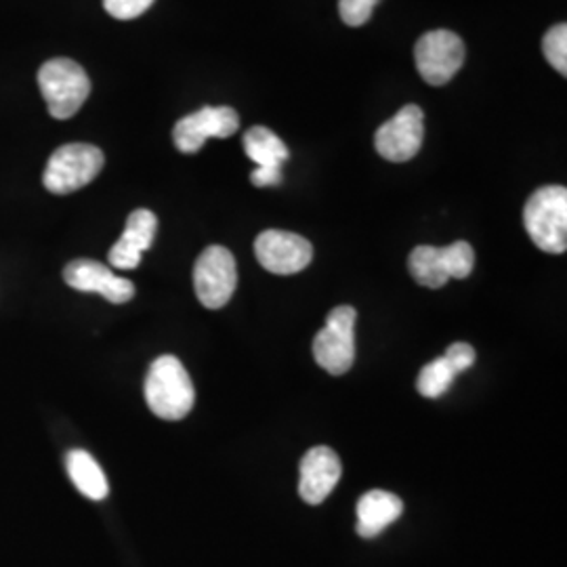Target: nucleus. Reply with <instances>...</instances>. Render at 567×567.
I'll return each mask as SVG.
<instances>
[{
	"label": "nucleus",
	"mask_w": 567,
	"mask_h": 567,
	"mask_svg": "<svg viewBox=\"0 0 567 567\" xmlns=\"http://www.w3.org/2000/svg\"><path fill=\"white\" fill-rule=\"evenodd\" d=\"M152 4H154V0H103L105 11L114 20L122 21L140 18Z\"/></svg>",
	"instance_id": "obj_21"
},
{
	"label": "nucleus",
	"mask_w": 567,
	"mask_h": 567,
	"mask_svg": "<svg viewBox=\"0 0 567 567\" xmlns=\"http://www.w3.org/2000/svg\"><path fill=\"white\" fill-rule=\"evenodd\" d=\"M158 229V219L152 210L137 208L128 215L121 240L112 246L107 259L116 269H135L142 264L143 252L154 244Z\"/></svg>",
	"instance_id": "obj_15"
},
{
	"label": "nucleus",
	"mask_w": 567,
	"mask_h": 567,
	"mask_svg": "<svg viewBox=\"0 0 567 567\" xmlns=\"http://www.w3.org/2000/svg\"><path fill=\"white\" fill-rule=\"evenodd\" d=\"M543 53L548 63L561 74L567 76V25L557 23L547 32L543 39Z\"/></svg>",
	"instance_id": "obj_19"
},
{
	"label": "nucleus",
	"mask_w": 567,
	"mask_h": 567,
	"mask_svg": "<svg viewBox=\"0 0 567 567\" xmlns=\"http://www.w3.org/2000/svg\"><path fill=\"white\" fill-rule=\"evenodd\" d=\"M255 255L267 271L278 276H292L311 264L313 246L299 234L267 229L255 240Z\"/></svg>",
	"instance_id": "obj_11"
},
{
	"label": "nucleus",
	"mask_w": 567,
	"mask_h": 567,
	"mask_svg": "<svg viewBox=\"0 0 567 567\" xmlns=\"http://www.w3.org/2000/svg\"><path fill=\"white\" fill-rule=\"evenodd\" d=\"M414 60L423 81L444 86L465 63V42L450 30H431L416 42Z\"/></svg>",
	"instance_id": "obj_7"
},
{
	"label": "nucleus",
	"mask_w": 567,
	"mask_h": 567,
	"mask_svg": "<svg viewBox=\"0 0 567 567\" xmlns=\"http://www.w3.org/2000/svg\"><path fill=\"white\" fill-rule=\"evenodd\" d=\"M105 156L91 143H70L55 150L47 163L42 183L51 194L79 192L102 173Z\"/></svg>",
	"instance_id": "obj_4"
},
{
	"label": "nucleus",
	"mask_w": 567,
	"mask_h": 567,
	"mask_svg": "<svg viewBox=\"0 0 567 567\" xmlns=\"http://www.w3.org/2000/svg\"><path fill=\"white\" fill-rule=\"evenodd\" d=\"M343 465L334 450L318 446L309 450L301 461L299 494L307 505H320L341 482Z\"/></svg>",
	"instance_id": "obj_14"
},
{
	"label": "nucleus",
	"mask_w": 567,
	"mask_h": 567,
	"mask_svg": "<svg viewBox=\"0 0 567 567\" xmlns=\"http://www.w3.org/2000/svg\"><path fill=\"white\" fill-rule=\"evenodd\" d=\"M143 393L147 408L163 421H182L196 402L194 383L175 355H161L154 360L145 377Z\"/></svg>",
	"instance_id": "obj_1"
},
{
	"label": "nucleus",
	"mask_w": 567,
	"mask_h": 567,
	"mask_svg": "<svg viewBox=\"0 0 567 567\" xmlns=\"http://www.w3.org/2000/svg\"><path fill=\"white\" fill-rule=\"evenodd\" d=\"M475 358H477V353H475V349L468 343L450 344L446 355H444V360H446L447 365L454 370L456 377L475 364Z\"/></svg>",
	"instance_id": "obj_22"
},
{
	"label": "nucleus",
	"mask_w": 567,
	"mask_h": 567,
	"mask_svg": "<svg viewBox=\"0 0 567 567\" xmlns=\"http://www.w3.org/2000/svg\"><path fill=\"white\" fill-rule=\"evenodd\" d=\"M355 320L358 311L349 305H339L330 311L326 326L313 339V358L328 374L341 377L351 370L355 360Z\"/></svg>",
	"instance_id": "obj_6"
},
{
	"label": "nucleus",
	"mask_w": 567,
	"mask_h": 567,
	"mask_svg": "<svg viewBox=\"0 0 567 567\" xmlns=\"http://www.w3.org/2000/svg\"><path fill=\"white\" fill-rule=\"evenodd\" d=\"M238 286L234 255L224 246H208L194 267L196 297L206 309H221L229 303Z\"/></svg>",
	"instance_id": "obj_8"
},
{
	"label": "nucleus",
	"mask_w": 567,
	"mask_h": 567,
	"mask_svg": "<svg viewBox=\"0 0 567 567\" xmlns=\"http://www.w3.org/2000/svg\"><path fill=\"white\" fill-rule=\"evenodd\" d=\"M524 225L532 243L550 255H561L567 248V189L564 185H547L536 189L526 208Z\"/></svg>",
	"instance_id": "obj_2"
},
{
	"label": "nucleus",
	"mask_w": 567,
	"mask_h": 567,
	"mask_svg": "<svg viewBox=\"0 0 567 567\" xmlns=\"http://www.w3.org/2000/svg\"><path fill=\"white\" fill-rule=\"evenodd\" d=\"M63 280L74 290L102 295L105 301L114 305L128 303L135 297V284L93 259L72 261L63 269Z\"/></svg>",
	"instance_id": "obj_12"
},
{
	"label": "nucleus",
	"mask_w": 567,
	"mask_h": 567,
	"mask_svg": "<svg viewBox=\"0 0 567 567\" xmlns=\"http://www.w3.org/2000/svg\"><path fill=\"white\" fill-rule=\"evenodd\" d=\"M475 267V250L465 240L450 244L444 248L416 246L408 259L412 278L425 288H442L452 278L465 280Z\"/></svg>",
	"instance_id": "obj_5"
},
{
	"label": "nucleus",
	"mask_w": 567,
	"mask_h": 567,
	"mask_svg": "<svg viewBox=\"0 0 567 567\" xmlns=\"http://www.w3.org/2000/svg\"><path fill=\"white\" fill-rule=\"evenodd\" d=\"M423 140L425 114L419 105L410 103L377 131L374 147L389 163H408L421 152Z\"/></svg>",
	"instance_id": "obj_10"
},
{
	"label": "nucleus",
	"mask_w": 567,
	"mask_h": 567,
	"mask_svg": "<svg viewBox=\"0 0 567 567\" xmlns=\"http://www.w3.org/2000/svg\"><path fill=\"white\" fill-rule=\"evenodd\" d=\"M240 128V116L229 105H206L183 116L173 128V142L182 154H196L208 140H227Z\"/></svg>",
	"instance_id": "obj_9"
},
{
	"label": "nucleus",
	"mask_w": 567,
	"mask_h": 567,
	"mask_svg": "<svg viewBox=\"0 0 567 567\" xmlns=\"http://www.w3.org/2000/svg\"><path fill=\"white\" fill-rule=\"evenodd\" d=\"M379 2L381 0H339L341 20L351 28H360L372 18V11Z\"/></svg>",
	"instance_id": "obj_20"
},
{
	"label": "nucleus",
	"mask_w": 567,
	"mask_h": 567,
	"mask_svg": "<svg viewBox=\"0 0 567 567\" xmlns=\"http://www.w3.org/2000/svg\"><path fill=\"white\" fill-rule=\"evenodd\" d=\"M404 511V503L400 496L385 492V489H370L358 501V534L362 538H374L385 527L400 519Z\"/></svg>",
	"instance_id": "obj_16"
},
{
	"label": "nucleus",
	"mask_w": 567,
	"mask_h": 567,
	"mask_svg": "<svg viewBox=\"0 0 567 567\" xmlns=\"http://www.w3.org/2000/svg\"><path fill=\"white\" fill-rule=\"evenodd\" d=\"M244 152L257 164L250 175L255 187H274L282 183V164L290 152L286 143L267 126H252L244 133Z\"/></svg>",
	"instance_id": "obj_13"
},
{
	"label": "nucleus",
	"mask_w": 567,
	"mask_h": 567,
	"mask_svg": "<svg viewBox=\"0 0 567 567\" xmlns=\"http://www.w3.org/2000/svg\"><path fill=\"white\" fill-rule=\"evenodd\" d=\"M454 379H456L454 370L447 365L444 355H442V358L429 362V364L421 370L416 386H419V393H421L423 398L435 400V398L446 395L447 389L454 383Z\"/></svg>",
	"instance_id": "obj_18"
},
{
	"label": "nucleus",
	"mask_w": 567,
	"mask_h": 567,
	"mask_svg": "<svg viewBox=\"0 0 567 567\" xmlns=\"http://www.w3.org/2000/svg\"><path fill=\"white\" fill-rule=\"evenodd\" d=\"M65 468H68L72 484L76 486L82 496H86L89 501H97V503L107 498L110 486H107L105 473L89 452H84V450L68 452Z\"/></svg>",
	"instance_id": "obj_17"
},
{
	"label": "nucleus",
	"mask_w": 567,
	"mask_h": 567,
	"mask_svg": "<svg viewBox=\"0 0 567 567\" xmlns=\"http://www.w3.org/2000/svg\"><path fill=\"white\" fill-rule=\"evenodd\" d=\"M39 86L47 110L53 118H72L91 95V81L76 61H47L39 72Z\"/></svg>",
	"instance_id": "obj_3"
}]
</instances>
